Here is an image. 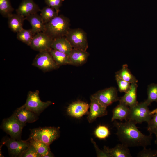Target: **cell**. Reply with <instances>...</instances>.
<instances>
[{"instance_id": "6da1fadb", "label": "cell", "mask_w": 157, "mask_h": 157, "mask_svg": "<svg viewBox=\"0 0 157 157\" xmlns=\"http://www.w3.org/2000/svg\"><path fill=\"white\" fill-rule=\"evenodd\" d=\"M135 122L127 120L124 122L115 120L114 126L117 129L116 135L121 143L129 147H146L151 144L152 135L143 134Z\"/></svg>"}, {"instance_id": "7a4b0ae2", "label": "cell", "mask_w": 157, "mask_h": 157, "mask_svg": "<svg viewBox=\"0 0 157 157\" xmlns=\"http://www.w3.org/2000/svg\"><path fill=\"white\" fill-rule=\"evenodd\" d=\"M70 21L67 17L59 15L45 24L43 32L53 39L65 36L70 28Z\"/></svg>"}, {"instance_id": "3957f363", "label": "cell", "mask_w": 157, "mask_h": 157, "mask_svg": "<svg viewBox=\"0 0 157 157\" xmlns=\"http://www.w3.org/2000/svg\"><path fill=\"white\" fill-rule=\"evenodd\" d=\"M59 127H46L31 130L28 139L33 140L50 145L59 137Z\"/></svg>"}, {"instance_id": "277c9868", "label": "cell", "mask_w": 157, "mask_h": 157, "mask_svg": "<svg viewBox=\"0 0 157 157\" xmlns=\"http://www.w3.org/2000/svg\"><path fill=\"white\" fill-rule=\"evenodd\" d=\"M145 101L138 103L135 106L130 108L127 120L132 121L136 124L144 122L148 123L152 117L151 111Z\"/></svg>"}, {"instance_id": "5b68a950", "label": "cell", "mask_w": 157, "mask_h": 157, "mask_svg": "<svg viewBox=\"0 0 157 157\" xmlns=\"http://www.w3.org/2000/svg\"><path fill=\"white\" fill-rule=\"evenodd\" d=\"M65 37L73 48L86 51L88 47L87 33L81 28H70Z\"/></svg>"}, {"instance_id": "8992f818", "label": "cell", "mask_w": 157, "mask_h": 157, "mask_svg": "<svg viewBox=\"0 0 157 157\" xmlns=\"http://www.w3.org/2000/svg\"><path fill=\"white\" fill-rule=\"evenodd\" d=\"M26 124L19 121L13 114L10 117L3 120L1 127L12 138L21 140L23 128Z\"/></svg>"}, {"instance_id": "52a82bcc", "label": "cell", "mask_w": 157, "mask_h": 157, "mask_svg": "<svg viewBox=\"0 0 157 157\" xmlns=\"http://www.w3.org/2000/svg\"><path fill=\"white\" fill-rule=\"evenodd\" d=\"M39 91H30L24 106L27 109L39 115L45 109L53 103L50 101H42L39 95Z\"/></svg>"}, {"instance_id": "ba28073f", "label": "cell", "mask_w": 157, "mask_h": 157, "mask_svg": "<svg viewBox=\"0 0 157 157\" xmlns=\"http://www.w3.org/2000/svg\"><path fill=\"white\" fill-rule=\"evenodd\" d=\"M32 65L44 72L57 69L60 66L55 62L48 51L39 52L34 59Z\"/></svg>"}, {"instance_id": "9c48e42d", "label": "cell", "mask_w": 157, "mask_h": 157, "mask_svg": "<svg viewBox=\"0 0 157 157\" xmlns=\"http://www.w3.org/2000/svg\"><path fill=\"white\" fill-rule=\"evenodd\" d=\"M2 143V144L7 147L10 156L15 157H21L30 145L28 140L25 141L16 140L8 137L3 138Z\"/></svg>"}, {"instance_id": "30bf717a", "label": "cell", "mask_w": 157, "mask_h": 157, "mask_svg": "<svg viewBox=\"0 0 157 157\" xmlns=\"http://www.w3.org/2000/svg\"><path fill=\"white\" fill-rule=\"evenodd\" d=\"M92 96L106 108L113 103L119 101L120 98L118 95L117 88L114 87L99 90Z\"/></svg>"}, {"instance_id": "8fae6325", "label": "cell", "mask_w": 157, "mask_h": 157, "mask_svg": "<svg viewBox=\"0 0 157 157\" xmlns=\"http://www.w3.org/2000/svg\"><path fill=\"white\" fill-rule=\"evenodd\" d=\"M53 39L43 32L37 33L33 37L29 46L39 52L49 51Z\"/></svg>"}, {"instance_id": "7c38bea8", "label": "cell", "mask_w": 157, "mask_h": 157, "mask_svg": "<svg viewBox=\"0 0 157 157\" xmlns=\"http://www.w3.org/2000/svg\"><path fill=\"white\" fill-rule=\"evenodd\" d=\"M90 110L87 119L90 123L97 118L106 116L107 115V108L101 105L99 101L92 95L90 97Z\"/></svg>"}, {"instance_id": "4fadbf2b", "label": "cell", "mask_w": 157, "mask_h": 157, "mask_svg": "<svg viewBox=\"0 0 157 157\" xmlns=\"http://www.w3.org/2000/svg\"><path fill=\"white\" fill-rule=\"evenodd\" d=\"M90 107L87 103L78 101L70 104L67 108V113L69 116L80 118L86 114Z\"/></svg>"}, {"instance_id": "5bb4252c", "label": "cell", "mask_w": 157, "mask_h": 157, "mask_svg": "<svg viewBox=\"0 0 157 157\" xmlns=\"http://www.w3.org/2000/svg\"><path fill=\"white\" fill-rule=\"evenodd\" d=\"M40 9L33 0H22L16 10V13L26 17L37 13Z\"/></svg>"}, {"instance_id": "9a60e30c", "label": "cell", "mask_w": 157, "mask_h": 157, "mask_svg": "<svg viewBox=\"0 0 157 157\" xmlns=\"http://www.w3.org/2000/svg\"><path fill=\"white\" fill-rule=\"evenodd\" d=\"M13 114L21 122L31 123L38 119V115L26 108L23 105L15 110Z\"/></svg>"}, {"instance_id": "2e32d148", "label": "cell", "mask_w": 157, "mask_h": 157, "mask_svg": "<svg viewBox=\"0 0 157 157\" xmlns=\"http://www.w3.org/2000/svg\"><path fill=\"white\" fill-rule=\"evenodd\" d=\"M89 56V53L86 51L73 48L69 56V65H82L86 63Z\"/></svg>"}, {"instance_id": "e0dca14e", "label": "cell", "mask_w": 157, "mask_h": 157, "mask_svg": "<svg viewBox=\"0 0 157 157\" xmlns=\"http://www.w3.org/2000/svg\"><path fill=\"white\" fill-rule=\"evenodd\" d=\"M130 90L122 97H120L119 103L124 104L129 108L132 107L138 102L137 100V91L138 85L136 83L131 84Z\"/></svg>"}, {"instance_id": "ac0fdd59", "label": "cell", "mask_w": 157, "mask_h": 157, "mask_svg": "<svg viewBox=\"0 0 157 157\" xmlns=\"http://www.w3.org/2000/svg\"><path fill=\"white\" fill-rule=\"evenodd\" d=\"M104 150L109 154L111 157H132L128 147L122 143L118 144L113 148L104 146Z\"/></svg>"}, {"instance_id": "d6986e66", "label": "cell", "mask_w": 157, "mask_h": 157, "mask_svg": "<svg viewBox=\"0 0 157 157\" xmlns=\"http://www.w3.org/2000/svg\"><path fill=\"white\" fill-rule=\"evenodd\" d=\"M51 48L63 52L69 56L73 48L64 36L53 39Z\"/></svg>"}, {"instance_id": "ffe728a7", "label": "cell", "mask_w": 157, "mask_h": 157, "mask_svg": "<svg viewBox=\"0 0 157 157\" xmlns=\"http://www.w3.org/2000/svg\"><path fill=\"white\" fill-rule=\"evenodd\" d=\"M8 18V27L13 32L17 33L23 28L25 17L17 13H12Z\"/></svg>"}, {"instance_id": "44dd1931", "label": "cell", "mask_w": 157, "mask_h": 157, "mask_svg": "<svg viewBox=\"0 0 157 157\" xmlns=\"http://www.w3.org/2000/svg\"><path fill=\"white\" fill-rule=\"evenodd\" d=\"M130 108L124 104L119 103L112 110L111 121L117 120L121 122L127 120L129 115Z\"/></svg>"}, {"instance_id": "7402d4cb", "label": "cell", "mask_w": 157, "mask_h": 157, "mask_svg": "<svg viewBox=\"0 0 157 157\" xmlns=\"http://www.w3.org/2000/svg\"><path fill=\"white\" fill-rule=\"evenodd\" d=\"M25 18L30 23L32 29L35 33L44 31L45 24L41 16L37 13L28 15Z\"/></svg>"}, {"instance_id": "603a6c76", "label": "cell", "mask_w": 157, "mask_h": 157, "mask_svg": "<svg viewBox=\"0 0 157 157\" xmlns=\"http://www.w3.org/2000/svg\"><path fill=\"white\" fill-rule=\"evenodd\" d=\"M120 77L131 84L136 83L138 82L135 76L131 73L126 64H124L122 69L115 73Z\"/></svg>"}, {"instance_id": "cb8c5ba5", "label": "cell", "mask_w": 157, "mask_h": 157, "mask_svg": "<svg viewBox=\"0 0 157 157\" xmlns=\"http://www.w3.org/2000/svg\"><path fill=\"white\" fill-rule=\"evenodd\" d=\"M48 51L54 60L59 66L69 65V57L68 55L52 48H51Z\"/></svg>"}, {"instance_id": "d4e9b609", "label": "cell", "mask_w": 157, "mask_h": 157, "mask_svg": "<svg viewBox=\"0 0 157 157\" xmlns=\"http://www.w3.org/2000/svg\"><path fill=\"white\" fill-rule=\"evenodd\" d=\"M31 28L26 29L23 28L17 33V39L29 46L32 40L35 35Z\"/></svg>"}, {"instance_id": "484cf974", "label": "cell", "mask_w": 157, "mask_h": 157, "mask_svg": "<svg viewBox=\"0 0 157 157\" xmlns=\"http://www.w3.org/2000/svg\"><path fill=\"white\" fill-rule=\"evenodd\" d=\"M41 16L45 24L58 15V12L54 8L48 6L43 8L40 11Z\"/></svg>"}, {"instance_id": "4316f807", "label": "cell", "mask_w": 157, "mask_h": 157, "mask_svg": "<svg viewBox=\"0 0 157 157\" xmlns=\"http://www.w3.org/2000/svg\"><path fill=\"white\" fill-rule=\"evenodd\" d=\"M27 140L41 157H44L50 151V145L32 139Z\"/></svg>"}, {"instance_id": "83f0119b", "label": "cell", "mask_w": 157, "mask_h": 157, "mask_svg": "<svg viewBox=\"0 0 157 157\" xmlns=\"http://www.w3.org/2000/svg\"><path fill=\"white\" fill-rule=\"evenodd\" d=\"M147 98L145 101L148 106L153 102L157 103V84L151 83L147 86Z\"/></svg>"}, {"instance_id": "f1b7e54d", "label": "cell", "mask_w": 157, "mask_h": 157, "mask_svg": "<svg viewBox=\"0 0 157 157\" xmlns=\"http://www.w3.org/2000/svg\"><path fill=\"white\" fill-rule=\"evenodd\" d=\"M14 10L10 0H0V13L3 17L8 18Z\"/></svg>"}, {"instance_id": "f546056e", "label": "cell", "mask_w": 157, "mask_h": 157, "mask_svg": "<svg viewBox=\"0 0 157 157\" xmlns=\"http://www.w3.org/2000/svg\"><path fill=\"white\" fill-rule=\"evenodd\" d=\"M152 118L147 123V130L149 134H154L157 137V108L151 111Z\"/></svg>"}, {"instance_id": "4dcf8cb0", "label": "cell", "mask_w": 157, "mask_h": 157, "mask_svg": "<svg viewBox=\"0 0 157 157\" xmlns=\"http://www.w3.org/2000/svg\"><path fill=\"white\" fill-rule=\"evenodd\" d=\"M115 79L118 87V91L120 92L125 93L129 91L131 88V84L115 75Z\"/></svg>"}, {"instance_id": "1f68e13d", "label": "cell", "mask_w": 157, "mask_h": 157, "mask_svg": "<svg viewBox=\"0 0 157 157\" xmlns=\"http://www.w3.org/2000/svg\"><path fill=\"white\" fill-rule=\"evenodd\" d=\"M108 128L104 125H99L96 129L94 131L95 136L100 139H105L110 134Z\"/></svg>"}, {"instance_id": "d6a6232c", "label": "cell", "mask_w": 157, "mask_h": 157, "mask_svg": "<svg viewBox=\"0 0 157 157\" xmlns=\"http://www.w3.org/2000/svg\"><path fill=\"white\" fill-rule=\"evenodd\" d=\"M138 157H157V149L152 150L147 149L146 147H143V149L137 154Z\"/></svg>"}, {"instance_id": "836d02e7", "label": "cell", "mask_w": 157, "mask_h": 157, "mask_svg": "<svg viewBox=\"0 0 157 157\" xmlns=\"http://www.w3.org/2000/svg\"><path fill=\"white\" fill-rule=\"evenodd\" d=\"M64 0H44L47 6L54 8L59 13L60 8Z\"/></svg>"}, {"instance_id": "e575fe53", "label": "cell", "mask_w": 157, "mask_h": 157, "mask_svg": "<svg viewBox=\"0 0 157 157\" xmlns=\"http://www.w3.org/2000/svg\"><path fill=\"white\" fill-rule=\"evenodd\" d=\"M21 157H41V156L38 153L33 146L30 144L29 147L22 154Z\"/></svg>"}, {"instance_id": "d590c367", "label": "cell", "mask_w": 157, "mask_h": 157, "mask_svg": "<svg viewBox=\"0 0 157 157\" xmlns=\"http://www.w3.org/2000/svg\"><path fill=\"white\" fill-rule=\"evenodd\" d=\"M54 156L53 153L50 151L44 157H54Z\"/></svg>"}, {"instance_id": "8d00e7d4", "label": "cell", "mask_w": 157, "mask_h": 157, "mask_svg": "<svg viewBox=\"0 0 157 157\" xmlns=\"http://www.w3.org/2000/svg\"><path fill=\"white\" fill-rule=\"evenodd\" d=\"M155 143L157 146V137H156V139L155 141Z\"/></svg>"}]
</instances>
